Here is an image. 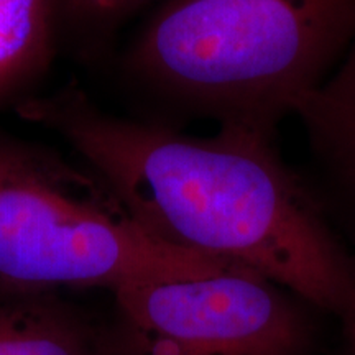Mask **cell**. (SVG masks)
I'll list each match as a JSON object with an SVG mask.
<instances>
[{"instance_id":"obj_5","label":"cell","mask_w":355,"mask_h":355,"mask_svg":"<svg viewBox=\"0 0 355 355\" xmlns=\"http://www.w3.org/2000/svg\"><path fill=\"white\" fill-rule=\"evenodd\" d=\"M308 150L304 183L326 216L355 239V43L331 78L295 110Z\"/></svg>"},{"instance_id":"obj_9","label":"cell","mask_w":355,"mask_h":355,"mask_svg":"<svg viewBox=\"0 0 355 355\" xmlns=\"http://www.w3.org/2000/svg\"><path fill=\"white\" fill-rule=\"evenodd\" d=\"M347 313L350 314V318H352V327H354V334H355V295H354V300L352 303H350Z\"/></svg>"},{"instance_id":"obj_4","label":"cell","mask_w":355,"mask_h":355,"mask_svg":"<svg viewBox=\"0 0 355 355\" xmlns=\"http://www.w3.org/2000/svg\"><path fill=\"white\" fill-rule=\"evenodd\" d=\"M114 298L110 355H296L303 343L285 288L241 266Z\"/></svg>"},{"instance_id":"obj_8","label":"cell","mask_w":355,"mask_h":355,"mask_svg":"<svg viewBox=\"0 0 355 355\" xmlns=\"http://www.w3.org/2000/svg\"><path fill=\"white\" fill-rule=\"evenodd\" d=\"M148 0H55L56 12L83 24H110Z\"/></svg>"},{"instance_id":"obj_7","label":"cell","mask_w":355,"mask_h":355,"mask_svg":"<svg viewBox=\"0 0 355 355\" xmlns=\"http://www.w3.org/2000/svg\"><path fill=\"white\" fill-rule=\"evenodd\" d=\"M55 0H0V99L46 64Z\"/></svg>"},{"instance_id":"obj_1","label":"cell","mask_w":355,"mask_h":355,"mask_svg":"<svg viewBox=\"0 0 355 355\" xmlns=\"http://www.w3.org/2000/svg\"><path fill=\"white\" fill-rule=\"evenodd\" d=\"M19 112L63 137L158 241L243 266L324 309H349L354 261L277 140L234 127L194 137L114 117L76 89Z\"/></svg>"},{"instance_id":"obj_2","label":"cell","mask_w":355,"mask_h":355,"mask_svg":"<svg viewBox=\"0 0 355 355\" xmlns=\"http://www.w3.org/2000/svg\"><path fill=\"white\" fill-rule=\"evenodd\" d=\"M354 43L355 0H163L125 66L171 112L277 140Z\"/></svg>"},{"instance_id":"obj_3","label":"cell","mask_w":355,"mask_h":355,"mask_svg":"<svg viewBox=\"0 0 355 355\" xmlns=\"http://www.w3.org/2000/svg\"><path fill=\"white\" fill-rule=\"evenodd\" d=\"M84 166L28 148H0V282L115 293L237 266L155 239Z\"/></svg>"},{"instance_id":"obj_6","label":"cell","mask_w":355,"mask_h":355,"mask_svg":"<svg viewBox=\"0 0 355 355\" xmlns=\"http://www.w3.org/2000/svg\"><path fill=\"white\" fill-rule=\"evenodd\" d=\"M0 355H110L109 336L56 291L0 282Z\"/></svg>"}]
</instances>
